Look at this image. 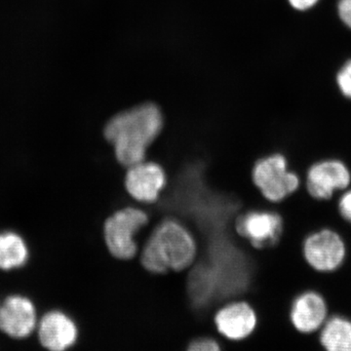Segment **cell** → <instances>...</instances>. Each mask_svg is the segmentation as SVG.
Here are the masks:
<instances>
[{"label":"cell","mask_w":351,"mask_h":351,"mask_svg":"<svg viewBox=\"0 0 351 351\" xmlns=\"http://www.w3.org/2000/svg\"><path fill=\"white\" fill-rule=\"evenodd\" d=\"M163 128L160 108L145 103L113 115L104 128V138L112 145L120 165L127 169L147 159V149Z\"/></svg>","instance_id":"obj_1"},{"label":"cell","mask_w":351,"mask_h":351,"mask_svg":"<svg viewBox=\"0 0 351 351\" xmlns=\"http://www.w3.org/2000/svg\"><path fill=\"white\" fill-rule=\"evenodd\" d=\"M197 245L193 235L177 219H161L138 247V258L154 274L184 271L195 262Z\"/></svg>","instance_id":"obj_2"},{"label":"cell","mask_w":351,"mask_h":351,"mask_svg":"<svg viewBox=\"0 0 351 351\" xmlns=\"http://www.w3.org/2000/svg\"><path fill=\"white\" fill-rule=\"evenodd\" d=\"M147 211L137 206H127L110 214L103 223V237L108 253L117 260L137 257L136 235L149 223Z\"/></svg>","instance_id":"obj_3"},{"label":"cell","mask_w":351,"mask_h":351,"mask_svg":"<svg viewBox=\"0 0 351 351\" xmlns=\"http://www.w3.org/2000/svg\"><path fill=\"white\" fill-rule=\"evenodd\" d=\"M252 181L269 203L282 202L300 188L299 176L289 170L287 157L279 152L267 154L256 161Z\"/></svg>","instance_id":"obj_4"},{"label":"cell","mask_w":351,"mask_h":351,"mask_svg":"<svg viewBox=\"0 0 351 351\" xmlns=\"http://www.w3.org/2000/svg\"><path fill=\"white\" fill-rule=\"evenodd\" d=\"M233 228L241 239L257 250L276 247L284 232L282 216L274 210L250 209L235 217Z\"/></svg>","instance_id":"obj_5"},{"label":"cell","mask_w":351,"mask_h":351,"mask_svg":"<svg viewBox=\"0 0 351 351\" xmlns=\"http://www.w3.org/2000/svg\"><path fill=\"white\" fill-rule=\"evenodd\" d=\"M167 184V176L160 164L145 160L127 168L124 186L138 204H154Z\"/></svg>","instance_id":"obj_6"},{"label":"cell","mask_w":351,"mask_h":351,"mask_svg":"<svg viewBox=\"0 0 351 351\" xmlns=\"http://www.w3.org/2000/svg\"><path fill=\"white\" fill-rule=\"evenodd\" d=\"M304 258L317 271H334L346 258V245L334 230H322L308 235L304 242Z\"/></svg>","instance_id":"obj_7"},{"label":"cell","mask_w":351,"mask_h":351,"mask_svg":"<svg viewBox=\"0 0 351 351\" xmlns=\"http://www.w3.org/2000/svg\"><path fill=\"white\" fill-rule=\"evenodd\" d=\"M350 181V172L346 164L329 159L311 166L307 172V191L313 198L326 200L332 197L335 191L348 188Z\"/></svg>","instance_id":"obj_8"},{"label":"cell","mask_w":351,"mask_h":351,"mask_svg":"<svg viewBox=\"0 0 351 351\" xmlns=\"http://www.w3.org/2000/svg\"><path fill=\"white\" fill-rule=\"evenodd\" d=\"M36 325V311L31 300L15 295L0 306V330L13 338H25Z\"/></svg>","instance_id":"obj_9"},{"label":"cell","mask_w":351,"mask_h":351,"mask_svg":"<svg viewBox=\"0 0 351 351\" xmlns=\"http://www.w3.org/2000/svg\"><path fill=\"white\" fill-rule=\"evenodd\" d=\"M328 306L319 293L307 291L297 295L290 311L295 329L302 334H311L320 329L327 320Z\"/></svg>","instance_id":"obj_10"},{"label":"cell","mask_w":351,"mask_h":351,"mask_svg":"<svg viewBox=\"0 0 351 351\" xmlns=\"http://www.w3.org/2000/svg\"><path fill=\"white\" fill-rule=\"evenodd\" d=\"M39 339L50 351H66L75 343L77 329L75 322L62 311H50L39 324Z\"/></svg>","instance_id":"obj_11"},{"label":"cell","mask_w":351,"mask_h":351,"mask_svg":"<svg viewBox=\"0 0 351 351\" xmlns=\"http://www.w3.org/2000/svg\"><path fill=\"white\" fill-rule=\"evenodd\" d=\"M215 322L223 336L232 339H241L254 331L257 324V316L250 304L234 302L219 309Z\"/></svg>","instance_id":"obj_12"},{"label":"cell","mask_w":351,"mask_h":351,"mask_svg":"<svg viewBox=\"0 0 351 351\" xmlns=\"http://www.w3.org/2000/svg\"><path fill=\"white\" fill-rule=\"evenodd\" d=\"M318 336L325 351H351V319L332 316L325 321Z\"/></svg>","instance_id":"obj_13"},{"label":"cell","mask_w":351,"mask_h":351,"mask_svg":"<svg viewBox=\"0 0 351 351\" xmlns=\"http://www.w3.org/2000/svg\"><path fill=\"white\" fill-rule=\"evenodd\" d=\"M29 258V247L21 235L13 232H0V269H20Z\"/></svg>","instance_id":"obj_14"},{"label":"cell","mask_w":351,"mask_h":351,"mask_svg":"<svg viewBox=\"0 0 351 351\" xmlns=\"http://www.w3.org/2000/svg\"><path fill=\"white\" fill-rule=\"evenodd\" d=\"M337 82L341 93L351 99V60L346 62L339 71Z\"/></svg>","instance_id":"obj_15"},{"label":"cell","mask_w":351,"mask_h":351,"mask_svg":"<svg viewBox=\"0 0 351 351\" xmlns=\"http://www.w3.org/2000/svg\"><path fill=\"white\" fill-rule=\"evenodd\" d=\"M188 351H221V348L213 339H198L191 343Z\"/></svg>","instance_id":"obj_16"},{"label":"cell","mask_w":351,"mask_h":351,"mask_svg":"<svg viewBox=\"0 0 351 351\" xmlns=\"http://www.w3.org/2000/svg\"><path fill=\"white\" fill-rule=\"evenodd\" d=\"M338 9L341 21L351 29V0H339Z\"/></svg>","instance_id":"obj_17"},{"label":"cell","mask_w":351,"mask_h":351,"mask_svg":"<svg viewBox=\"0 0 351 351\" xmlns=\"http://www.w3.org/2000/svg\"><path fill=\"white\" fill-rule=\"evenodd\" d=\"M339 208L343 219L351 223V191H348V193L341 196L339 203Z\"/></svg>","instance_id":"obj_18"},{"label":"cell","mask_w":351,"mask_h":351,"mask_svg":"<svg viewBox=\"0 0 351 351\" xmlns=\"http://www.w3.org/2000/svg\"><path fill=\"white\" fill-rule=\"evenodd\" d=\"M289 2L297 10L304 11L313 8L317 3L318 0H289Z\"/></svg>","instance_id":"obj_19"}]
</instances>
